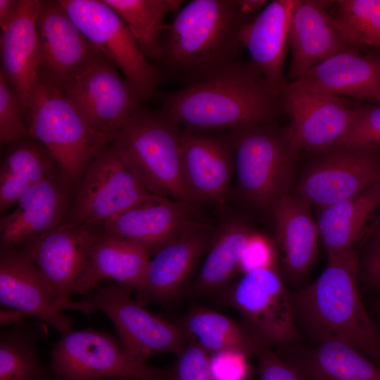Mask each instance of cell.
<instances>
[{"label":"cell","instance_id":"7a4b0ae2","mask_svg":"<svg viewBox=\"0 0 380 380\" xmlns=\"http://www.w3.org/2000/svg\"><path fill=\"white\" fill-rule=\"evenodd\" d=\"M239 0H193L165 25L160 60L164 72L183 87L239 61L241 32L253 16Z\"/></svg>","mask_w":380,"mask_h":380},{"label":"cell","instance_id":"4dcf8cb0","mask_svg":"<svg viewBox=\"0 0 380 380\" xmlns=\"http://www.w3.org/2000/svg\"><path fill=\"white\" fill-rule=\"evenodd\" d=\"M254 234L237 219H227L217 228L195 282L203 293L219 291L240 271L241 256Z\"/></svg>","mask_w":380,"mask_h":380},{"label":"cell","instance_id":"52a82bcc","mask_svg":"<svg viewBox=\"0 0 380 380\" xmlns=\"http://www.w3.org/2000/svg\"><path fill=\"white\" fill-rule=\"evenodd\" d=\"M49 367L58 380H168L170 374L134 360L120 341L94 329L62 333Z\"/></svg>","mask_w":380,"mask_h":380},{"label":"cell","instance_id":"3957f363","mask_svg":"<svg viewBox=\"0 0 380 380\" xmlns=\"http://www.w3.org/2000/svg\"><path fill=\"white\" fill-rule=\"evenodd\" d=\"M358 270L355 248L328 260L321 275L296 295L294 312L319 342H343L380 360V333L359 296Z\"/></svg>","mask_w":380,"mask_h":380},{"label":"cell","instance_id":"ee69618b","mask_svg":"<svg viewBox=\"0 0 380 380\" xmlns=\"http://www.w3.org/2000/svg\"><path fill=\"white\" fill-rule=\"evenodd\" d=\"M28 316L25 312L8 307H4L0 310L1 326L17 324L21 320Z\"/></svg>","mask_w":380,"mask_h":380},{"label":"cell","instance_id":"d590c367","mask_svg":"<svg viewBox=\"0 0 380 380\" xmlns=\"http://www.w3.org/2000/svg\"><path fill=\"white\" fill-rule=\"evenodd\" d=\"M339 146L380 148V102L354 104L351 125Z\"/></svg>","mask_w":380,"mask_h":380},{"label":"cell","instance_id":"74e56055","mask_svg":"<svg viewBox=\"0 0 380 380\" xmlns=\"http://www.w3.org/2000/svg\"><path fill=\"white\" fill-rule=\"evenodd\" d=\"M168 380H215L208 354L195 341L187 339Z\"/></svg>","mask_w":380,"mask_h":380},{"label":"cell","instance_id":"5b68a950","mask_svg":"<svg viewBox=\"0 0 380 380\" xmlns=\"http://www.w3.org/2000/svg\"><path fill=\"white\" fill-rule=\"evenodd\" d=\"M181 130L176 120L160 110L141 107L113 141L151 194L194 204L183 177Z\"/></svg>","mask_w":380,"mask_h":380},{"label":"cell","instance_id":"ac0fdd59","mask_svg":"<svg viewBox=\"0 0 380 380\" xmlns=\"http://www.w3.org/2000/svg\"><path fill=\"white\" fill-rule=\"evenodd\" d=\"M101 224L65 222L18 248L37 265L59 296L71 300Z\"/></svg>","mask_w":380,"mask_h":380},{"label":"cell","instance_id":"ffe728a7","mask_svg":"<svg viewBox=\"0 0 380 380\" xmlns=\"http://www.w3.org/2000/svg\"><path fill=\"white\" fill-rule=\"evenodd\" d=\"M335 1L297 0L290 20L291 59L287 82L300 80L339 53L357 50L343 37L329 12Z\"/></svg>","mask_w":380,"mask_h":380},{"label":"cell","instance_id":"bcb514c9","mask_svg":"<svg viewBox=\"0 0 380 380\" xmlns=\"http://www.w3.org/2000/svg\"><path fill=\"white\" fill-rule=\"evenodd\" d=\"M380 240V221H379V224L375 231V234H374V242L375 241H379Z\"/></svg>","mask_w":380,"mask_h":380},{"label":"cell","instance_id":"7dc6e473","mask_svg":"<svg viewBox=\"0 0 380 380\" xmlns=\"http://www.w3.org/2000/svg\"><path fill=\"white\" fill-rule=\"evenodd\" d=\"M50 380H58V379H57L54 376H53V377Z\"/></svg>","mask_w":380,"mask_h":380},{"label":"cell","instance_id":"5bb4252c","mask_svg":"<svg viewBox=\"0 0 380 380\" xmlns=\"http://www.w3.org/2000/svg\"><path fill=\"white\" fill-rule=\"evenodd\" d=\"M302 174L296 194L322 208L354 196L380 182L378 148L339 146L321 153Z\"/></svg>","mask_w":380,"mask_h":380},{"label":"cell","instance_id":"30bf717a","mask_svg":"<svg viewBox=\"0 0 380 380\" xmlns=\"http://www.w3.org/2000/svg\"><path fill=\"white\" fill-rule=\"evenodd\" d=\"M134 289L113 283L98 287L84 298L94 311L104 313L112 322L120 342L127 354L146 363L149 357L163 353L177 356L187 338L182 327L148 311L132 297Z\"/></svg>","mask_w":380,"mask_h":380},{"label":"cell","instance_id":"484cf974","mask_svg":"<svg viewBox=\"0 0 380 380\" xmlns=\"http://www.w3.org/2000/svg\"><path fill=\"white\" fill-rule=\"evenodd\" d=\"M310 205L290 192L270 208L282 252L284 274L291 284H297L306 276L317 253L319 233Z\"/></svg>","mask_w":380,"mask_h":380},{"label":"cell","instance_id":"7402d4cb","mask_svg":"<svg viewBox=\"0 0 380 380\" xmlns=\"http://www.w3.org/2000/svg\"><path fill=\"white\" fill-rule=\"evenodd\" d=\"M215 228L198 223L171 239L150 258L137 300L163 301L172 298L184 286L195 263L208 249ZM144 305V304H143Z\"/></svg>","mask_w":380,"mask_h":380},{"label":"cell","instance_id":"8d00e7d4","mask_svg":"<svg viewBox=\"0 0 380 380\" xmlns=\"http://www.w3.org/2000/svg\"><path fill=\"white\" fill-rule=\"evenodd\" d=\"M30 137L21 106L0 75V141L10 144Z\"/></svg>","mask_w":380,"mask_h":380},{"label":"cell","instance_id":"60d3db41","mask_svg":"<svg viewBox=\"0 0 380 380\" xmlns=\"http://www.w3.org/2000/svg\"><path fill=\"white\" fill-rule=\"evenodd\" d=\"M273 252L263 238L253 235L243 250L240 271L243 274L261 267H273Z\"/></svg>","mask_w":380,"mask_h":380},{"label":"cell","instance_id":"e575fe53","mask_svg":"<svg viewBox=\"0 0 380 380\" xmlns=\"http://www.w3.org/2000/svg\"><path fill=\"white\" fill-rule=\"evenodd\" d=\"M330 13L353 47L360 51H380V0L336 1Z\"/></svg>","mask_w":380,"mask_h":380},{"label":"cell","instance_id":"e0dca14e","mask_svg":"<svg viewBox=\"0 0 380 380\" xmlns=\"http://www.w3.org/2000/svg\"><path fill=\"white\" fill-rule=\"evenodd\" d=\"M76 186L58 167L0 218V251L19 247L65 222Z\"/></svg>","mask_w":380,"mask_h":380},{"label":"cell","instance_id":"f1b7e54d","mask_svg":"<svg viewBox=\"0 0 380 380\" xmlns=\"http://www.w3.org/2000/svg\"><path fill=\"white\" fill-rule=\"evenodd\" d=\"M8 144L0 167L1 214L58 167L50 151L30 137Z\"/></svg>","mask_w":380,"mask_h":380},{"label":"cell","instance_id":"9a60e30c","mask_svg":"<svg viewBox=\"0 0 380 380\" xmlns=\"http://www.w3.org/2000/svg\"><path fill=\"white\" fill-rule=\"evenodd\" d=\"M227 299L267 346L297 339L293 303L274 267L243 274L228 290Z\"/></svg>","mask_w":380,"mask_h":380},{"label":"cell","instance_id":"4316f807","mask_svg":"<svg viewBox=\"0 0 380 380\" xmlns=\"http://www.w3.org/2000/svg\"><path fill=\"white\" fill-rule=\"evenodd\" d=\"M151 257L145 247L101 231L91 246L85 270L73 295L91 293L98 288L101 281H112L136 291L141 285Z\"/></svg>","mask_w":380,"mask_h":380},{"label":"cell","instance_id":"ab89813d","mask_svg":"<svg viewBox=\"0 0 380 380\" xmlns=\"http://www.w3.org/2000/svg\"><path fill=\"white\" fill-rule=\"evenodd\" d=\"M258 356L260 380H308L300 372L279 358L268 346Z\"/></svg>","mask_w":380,"mask_h":380},{"label":"cell","instance_id":"cb8c5ba5","mask_svg":"<svg viewBox=\"0 0 380 380\" xmlns=\"http://www.w3.org/2000/svg\"><path fill=\"white\" fill-rule=\"evenodd\" d=\"M39 0H21L18 12L0 37V75L27 118L30 96L38 74Z\"/></svg>","mask_w":380,"mask_h":380},{"label":"cell","instance_id":"b9f144b4","mask_svg":"<svg viewBox=\"0 0 380 380\" xmlns=\"http://www.w3.org/2000/svg\"><path fill=\"white\" fill-rule=\"evenodd\" d=\"M366 280L372 284H380V240L374 242L363 263Z\"/></svg>","mask_w":380,"mask_h":380},{"label":"cell","instance_id":"2e32d148","mask_svg":"<svg viewBox=\"0 0 380 380\" xmlns=\"http://www.w3.org/2000/svg\"><path fill=\"white\" fill-rule=\"evenodd\" d=\"M180 144L183 177L194 204L222 202L234 176L231 132L213 133L182 128Z\"/></svg>","mask_w":380,"mask_h":380},{"label":"cell","instance_id":"83f0119b","mask_svg":"<svg viewBox=\"0 0 380 380\" xmlns=\"http://www.w3.org/2000/svg\"><path fill=\"white\" fill-rule=\"evenodd\" d=\"M380 205V182L354 196L318 208L317 226L328 260L355 248Z\"/></svg>","mask_w":380,"mask_h":380},{"label":"cell","instance_id":"44dd1931","mask_svg":"<svg viewBox=\"0 0 380 380\" xmlns=\"http://www.w3.org/2000/svg\"><path fill=\"white\" fill-rule=\"evenodd\" d=\"M196 206L156 196L102 223L101 231L135 242L152 256L167 242L203 222Z\"/></svg>","mask_w":380,"mask_h":380},{"label":"cell","instance_id":"1f68e13d","mask_svg":"<svg viewBox=\"0 0 380 380\" xmlns=\"http://www.w3.org/2000/svg\"><path fill=\"white\" fill-rule=\"evenodd\" d=\"M123 20L148 60L158 61L166 15L179 8L177 0H103Z\"/></svg>","mask_w":380,"mask_h":380},{"label":"cell","instance_id":"7c38bea8","mask_svg":"<svg viewBox=\"0 0 380 380\" xmlns=\"http://www.w3.org/2000/svg\"><path fill=\"white\" fill-rule=\"evenodd\" d=\"M290 123L285 130L294 155L306 151L324 152L336 147L349 129L354 104L345 97L288 82L280 96Z\"/></svg>","mask_w":380,"mask_h":380},{"label":"cell","instance_id":"603a6c76","mask_svg":"<svg viewBox=\"0 0 380 380\" xmlns=\"http://www.w3.org/2000/svg\"><path fill=\"white\" fill-rule=\"evenodd\" d=\"M297 0H274L243 25L241 41L251 64L262 75L275 96L280 98L288 84L284 64L289 25Z\"/></svg>","mask_w":380,"mask_h":380},{"label":"cell","instance_id":"f6af8a7d","mask_svg":"<svg viewBox=\"0 0 380 380\" xmlns=\"http://www.w3.org/2000/svg\"><path fill=\"white\" fill-rule=\"evenodd\" d=\"M239 3L242 10L251 15L260 12L268 4V1L265 0H239Z\"/></svg>","mask_w":380,"mask_h":380},{"label":"cell","instance_id":"ba28073f","mask_svg":"<svg viewBox=\"0 0 380 380\" xmlns=\"http://www.w3.org/2000/svg\"><path fill=\"white\" fill-rule=\"evenodd\" d=\"M89 42L116 68L144 101L152 98L162 80L120 16L103 0H59Z\"/></svg>","mask_w":380,"mask_h":380},{"label":"cell","instance_id":"7bdbcfd3","mask_svg":"<svg viewBox=\"0 0 380 380\" xmlns=\"http://www.w3.org/2000/svg\"><path fill=\"white\" fill-rule=\"evenodd\" d=\"M21 0H0V27L6 30L15 18Z\"/></svg>","mask_w":380,"mask_h":380},{"label":"cell","instance_id":"9c48e42d","mask_svg":"<svg viewBox=\"0 0 380 380\" xmlns=\"http://www.w3.org/2000/svg\"><path fill=\"white\" fill-rule=\"evenodd\" d=\"M154 196L112 141L87 166L65 222L101 224Z\"/></svg>","mask_w":380,"mask_h":380},{"label":"cell","instance_id":"d4e9b609","mask_svg":"<svg viewBox=\"0 0 380 380\" xmlns=\"http://www.w3.org/2000/svg\"><path fill=\"white\" fill-rule=\"evenodd\" d=\"M294 82L317 91L363 103H379L380 51L350 50L339 53Z\"/></svg>","mask_w":380,"mask_h":380},{"label":"cell","instance_id":"f35d334b","mask_svg":"<svg viewBox=\"0 0 380 380\" xmlns=\"http://www.w3.org/2000/svg\"><path fill=\"white\" fill-rule=\"evenodd\" d=\"M246 357L234 350L212 355L210 365L215 380H243L248 372Z\"/></svg>","mask_w":380,"mask_h":380},{"label":"cell","instance_id":"8992f818","mask_svg":"<svg viewBox=\"0 0 380 380\" xmlns=\"http://www.w3.org/2000/svg\"><path fill=\"white\" fill-rule=\"evenodd\" d=\"M234 146V175L239 196L267 210L291 192L293 162L285 130L274 123L230 131Z\"/></svg>","mask_w":380,"mask_h":380},{"label":"cell","instance_id":"f546056e","mask_svg":"<svg viewBox=\"0 0 380 380\" xmlns=\"http://www.w3.org/2000/svg\"><path fill=\"white\" fill-rule=\"evenodd\" d=\"M182 327L187 339L211 355L224 350L258 355L267 346L251 327L208 308L191 310Z\"/></svg>","mask_w":380,"mask_h":380},{"label":"cell","instance_id":"6da1fadb","mask_svg":"<svg viewBox=\"0 0 380 380\" xmlns=\"http://www.w3.org/2000/svg\"><path fill=\"white\" fill-rule=\"evenodd\" d=\"M280 98L251 64L239 60L208 77L165 94L160 110L183 128L230 132L274 123Z\"/></svg>","mask_w":380,"mask_h":380},{"label":"cell","instance_id":"277c9868","mask_svg":"<svg viewBox=\"0 0 380 380\" xmlns=\"http://www.w3.org/2000/svg\"><path fill=\"white\" fill-rule=\"evenodd\" d=\"M26 123L30 137L51 153L77 186L91 161L114 137L92 129L62 90L38 72Z\"/></svg>","mask_w":380,"mask_h":380},{"label":"cell","instance_id":"836d02e7","mask_svg":"<svg viewBox=\"0 0 380 380\" xmlns=\"http://www.w3.org/2000/svg\"><path fill=\"white\" fill-rule=\"evenodd\" d=\"M31 328L19 323L0 334V380H50V367L41 360Z\"/></svg>","mask_w":380,"mask_h":380},{"label":"cell","instance_id":"8fae6325","mask_svg":"<svg viewBox=\"0 0 380 380\" xmlns=\"http://www.w3.org/2000/svg\"><path fill=\"white\" fill-rule=\"evenodd\" d=\"M61 89L92 129L114 138L144 102L116 66L97 49Z\"/></svg>","mask_w":380,"mask_h":380},{"label":"cell","instance_id":"d6986e66","mask_svg":"<svg viewBox=\"0 0 380 380\" xmlns=\"http://www.w3.org/2000/svg\"><path fill=\"white\" fill-rule=\"evenodd\" d=\"M38 72L60 89L91 60L96 49L57 1H41Z\"/></svg>","mask_w":380,"mask_h":380},{"label":"cell","instance_id":"d6a6232c","mask_svg":"<svg viewBox=\"0 0 380 380\" xmlns=\"http://www.w3.org/2000/svg\"><path fill=\"white\" fill-rule=\"evenodd\" d=\"M305 373L310 380H380V368L353 346L324 341L309 355Z\"/></svg>","mask_w":380,"mask_h":380},{"label":"cell","instance_id":"4fadbf2b","mask_svg":"<svg viewBox=\"0 0 380 380\" xmlns=\"http://www.w3.org/2000/svg\"><path fill=\"white\" fill-rule=\"evenodd\" d=\"M0 304L18 309L60 333L71 329L72 318L63 310L95 312L84 298L63 299L37 265L21 248L0 251Z\"/></svg>","mask_w":380,"mask_h":380}]
</instances>
